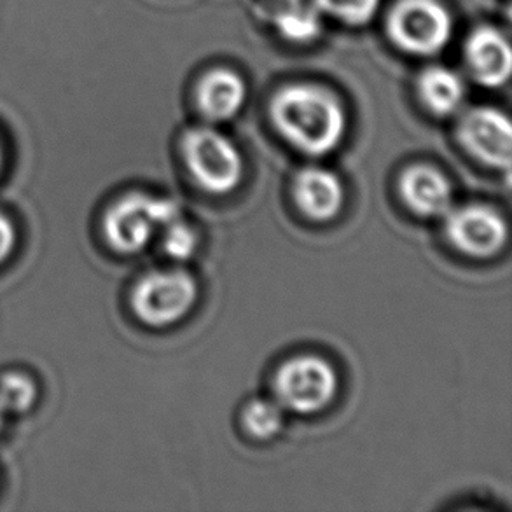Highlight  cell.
<instances>
[{
    "instance_id": "obj_16",
    "label": "cell",
    "mask_w": 512,
    "mask_h": 512,
    "mask_svg": "<svg viewBox=\"0 0 512 512\" xmlns=\"http://www.w3.org/2000/svg\"><path fill=\"white\" fill-rule=\"evenodd\" d=\"M243 427L256 439H271L284 429V409L271 399L250 401L242 415Z\"/></svg>"
},
{
    "instance_id": "obj_6",
    "label": "cell",
    "mask_w": 512,
    "mask_h": 512,
    "mask_svg": "<svg viewBox=\"0 0 512 512\" xmlns=\"http://www.w3.org/2000/svg\"><path fill=\"white\" fill-rule=\"evenodd\" d=\"M338 387L336 369L317 355L292 357L275 376L278 402L299 415H313L326 409L338 394Z\"/></svg>"
},
{
    "instance_id": "obj_14",
    "label": "cell",
    "mask_w": 512,
    "mask_h": 512,
    "mask_svg": "<svg viewBox=\"0 0 512 512\" xmlns=\"http://www.w3.org/2000/svg\"><path fill=\"white\" fill-rule=\"evenodd\" d=\"M322 16L315 2L282 0L273 13V27L285 41L310 44L322 34Z\"/></svg>"
},
{
    "instance_id": "obj_11",
    "label": "cell",
    "mask_w": 512,
    "mask_h": 512,
    "mask_svg": "<svg viewBox=\"0 0 512 512\" xmlns=\"http://www.w3.org/2000/svg\"><path fill=\"white\" fill-rule=\"evenodd\" d=\"M294 198L312 221H333L345 203V187L331 170L306 167L294 179Z\"/></svg>"
},
{
    "instance_id": "obj_17",
    "label": "cell",
    "mask_w": 512,
    "mask_h": 512,
    "mask_svg": "<svg viewBox=\"0 0 512 512\" xmlns=\"http://www.w3.org/2000/svg\"><path fill=\"white\" fill-rule=\"evenodd\" d=\"M319 11L350 27H364L380 11L381 0H313Z\"/></svg>"
},
{
    "instance_id": "obj_20",
    "label": "cell",
    "mask_w": 512,
    "mask_h": 512,
    "mask_svg": "<svg viewBox=\"0 0 512 512\" xmlns=\"http://www.w3.org/2000/svg\"><path fill=\"white\" fill-rule=\"evenodd\" d=\"M4 165H6V153H4V146L0 142V173L4 170Z\"/></svg>"
},
{
    "instance_id": "obj_13",
    "label": "cell",
    "mask_w": 512,
    "mask_h": 512,
    "mask_svg": "<svg viewBox=\"0 0 512 512\" xmlns=\"http://www.w3.org/2000/svg\"><path fill=\"white\" fill-rule=\"evenodd\" d=\"M418 97L437 118L451 116L465 100L464 79L455 70L432 65L418 76Z\"/></svg>"
},
{
    "instance_id": "obj_4",
    "label": "cell",
    "mask_w": 512,
    "mask_h": 512,
    "mask_svg": "<svg viewBox=\"0 0 512 512\" xmlns=\"http://www.w3.org/2000/svg\"><path fill=\"white\" fill-rule=\"evenodd\" d=\"M453 30V16L439 0H397L388 13V37L408 55H439L450 44Z\"/></svg>"
},
{
    "instance_id": "obj_19",
    "label": "cell",
    "mask_w": 512,
    "mask_h": 512,
    "mask_svg": "<svg viewBox=\"0 0 512 512\" xmlns=\"http://www.w3.org/2000/svg\"><path fill=\"white\" fill-rule=\"evenodd\" d=\"M18 245V229L9 215L0 212V266L6 264Z\"/></svg>"
},
{
    "instance_id": "obj_3",
    "label": "cell",
    "mask_w": 512,
    "mask_h": 512,
    "mask_svg": "<svg viewBox=\"0 0 512 512\" xmlns=\"http://www.w3.org/2000/svg\"><path fill=\"white\" fill-rule=\"evenodd\" d=\"M182 153L194 182L207 193L228 194L242 184L245 173L240 149L224 133L210 126L187 130Z\"/></svg>"
},
{
    "instance_id": "obj_7",
    "label": "cell",
    "mask_w": 512,
    "mask_h": 512,
    "mask_svg": "<svg viewBox=\"0 0 512 512\" xmlns=\"http://www.w3.org/2000/svg\"><path fill=\"white\" fill-rule=\"evenodd\" d=\"M446 217V233L460 252L472 257L495 256L509 238L507 222L488 205L451 208Z\"/></svg>"
},
{
    "instance_id": "obj_5",
    "label": "cell",
    "mask_w": 512,
    "mask_h": 512,
    "mask_svg": "<svg viewBox=\"0 0 512 512\" xmlns=\"http://www.w3.org/2000/svg\"><path fill=\"white\" fill-rule=\"evenodd\" d=\"M198 299V282L187 270L170 268L146 273L132 291L135 317L151 327L172 326L191 312Z\"/></svg>"
},
{
    "instance_id": "obj_18",
    "label": "cell",
    "mask_w": 512,
    "mask_h": 512,
    "mask_svg": "<svg viewBox=\"0 0 512 512\" xmlns=\"http://www.w3.org/2000/svg\"><path fill=\"white\" fill-rule=\"evenodd\" d=\"M163 250L168 257L175 261H187L194 256L198 249V235L189 224H187L182 215L175 221L168 222L163 226Z\"/></svg>"
},
{
    "instance_id": "obj_8",
    "label": "cell",
    "mask_w": 512,
    "mask_h": 512,
    "mask_svg": "<svg viewBox=\"0 0 512 512\" xmlns=\"http://www.w3.org/2000/svg\"><path fill=\"white\" fill-rule=\"evenodd\" d=\"M458 135L474 158L490 167H511L512 126L504 112L476 107L460 121Z\"/></svg>"
},
{
    "instance_id": "obj_10",
    "label": "cell",
    "mask_w": 512,
    "mask_h": 512,
    "mask_svg": "<svg viewBox=\"0 0 512 512\" xmlns=\"http://www.w3.org/2000/svg\"><path fill=\"white\" fill-rule=\"evenodd\" d=\"M399 189L404 203L422 217H444L453 208V187L444 173L429 165L402 172Z\"/></svg>"
},
{
    "instance_id": "obj_2",
    "label": "cell",
    "mask_w": 512,
    "mask_h": 512,
    "mask_svg": "<svg viewBox=\"0 0 512 512\" xmlns=\"http://www.w3.org/2000/svg\"><path fill=\"white\" fill-rule=\"evenodd\" d=\"M179 203L144 193H126L105 210L102 233L107 245L123 256L139 254L153 240L158 229L180 217Z\"/></svg>"
},
{
    "instance_id": "obj_9",
    "label": "cell",
    "mask_w": 512,
    "mask_h": 512,
    "mask_svg": "<svg viewBox=\"0 0 512 512\" xmlns=\"http://www.w3.org/2000/svg\"><path fill=\"white\" fill-rule=\"evenodd\" d=\"M464 58L472 79L481 86L500 88L511 79V44L499 28H476L465 41Z\"/></svg>"
},
{
    "instance_id": "obj_12",
    "label": "cell",
    "mask_w": 512,
    "mask_h": 512,
    "mask_svg": "<svg viewBox=\"0 0 512 512\" xmlns=\"http://www.w3.org/2000/svg\"><path fill=\"white\" fill-rule=\"evenodd\" d=\"M247 100V84L229 69L210 70L196 88L201 114L210 121H229L242 111Z\"/></svg>"
},
{
    "instance_id": "obj_1",
    "label": "cell",
    "mask_w": 512,
    "mask_h": 512,
    "mask_svg": "<svg viewBox=\"0 0 512 512\" xmlns=\"http://www.w3.org/2000/svg\"><path fill=\"white\" fill-rule=\"evenodd\" d=\"M270 116L277 132L308 156L331 154L345 139V107L334 93L317 84L280 88L271 98Z\"/></svg>"
},
{
    "instance_id": "obj_21",
    "label": "cell",
    "mask_w": 512,
    "mask_h": 512,
    "mask_svg": "<svg viewBox=\"0 0 512 512\" xmlns=\"http://www.w3.org/2000/svg\"><path fill=\"white\" fill-rule=\"evenodd\" d=\"M4 422H6V413L0 408V432L4 429Z\"/></svg>"
},
{
    "instance_id": "obj_15",
    "label": "cell",
    "mask_w": 512,
    "mask_h": 512,
    "mask_svg": "<svg viewBox=\"0 0 512 512\" xmlns=\"http://www.w3.org/2000/svg\"><path fill=\"white\" fill-rule=\"evenodd\" d=\"M39 401V385L32 374L20 369L0 373V408L7 415L30 413Z\"/></svg>"
}]
</instances>
